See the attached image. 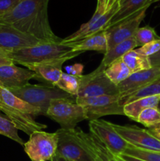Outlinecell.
I'll list each match as a JSON object with an SVG mask.
<instances>
[{"label": "cell", "mask_w": 160, "mask_h": 161, "mask_svg": "<svg viewBox=\"0 0 160 161\" xmlns=\"http://www.w3.org/2000/svg\"><path fill=\"white\" fill-rule=\"evenodd\" d=\"M115 157L116 160H117L118 161H125V160H122V159H121L120 157Z\"/></svg>", "instance_id": "41"}, {"label": "cell", "mask_w": 160, "mask_h": 161, "mask_svg": "<svg viewBox=\"0 0 160 161\" xmlns=\"http://www.w3.org/2000/svg\"><path fill=\"white\" fill-rule=\"evenodd\" d=\"M66 71H67V73L71 74V75H83L82 72H83V64H74V65L71 66H67L65 68Z\"/></svg>", "instance_id": "33"}, {"label": "cell", "mask_w": 160, "mask_h": 161, "mask_svg": "<svg viewBox=\"0 0 160 161\" xmlns=\"http://www.w3.org/2000/svg\"><path fill=\"white\" fill-rule=\"evenodd\" d=\"M135 50L137 53L144 55V56H152V55L155 54V53H156L157 52L160 50V39L145 44V45L142 46V47H141L140 48L136 49Z\"/></svg>", "instance_id": "30"}, {"label": "cell", "mask_w": 160, "mask_h": 161, "mask_svg": "<svg viewBox=\"0 0 160 161\" xmlns=\"http://www.w3.org/2000/svg\"><path fill=\"white\" fill-rule=\"evenodd\" d=\"M10 51L0 48V66L9 65L14 64L11 58Z\"/></svg>", "instance_id": "32"}, {"label": "cell", "mask_w": 160, "mask_h": 161, "mask_svg": "<svg viewBox=\"0 0 160 161\" xmlns=\"http://www.w3.org/2000/svg\"><path fill=\"white\" fill-rule=\"evenodd\" d=\"M156 1H158V0H152V2H153V3H155V2H156Z\"/></svg>", "instance_id": "43"}, {"label": "cell", "mask_w": 160, "mask_h": 161, "mask_svg": "<svg viewBox=\"0 0 160 161\" xmlns=\"http://www.w3.org/2000/svg\"><path fill=\"white\" fill-rule=\"evenodd\" d=\"M155 95H160V80L142 87L129 95L119 97V103L121 105L124 106L125 104L133 102L136 99Z\"/></svg>", "instance_id": "24"}, {"label": "cell", "mask_w": 160, "mask_h": 161, "mask_svg": "<svg viewBox=\"0 0 160 161\" xmlns=\"http://www.w3.org/2000/svg\"><path fill=\"white\" fill-rule=\"evenodd\" d=\"M89 133L101 142L114 157L123 154L129 143H127L112 126V123L104 119H93L89 123Z\"/></svg>", "instance_id": "9"}, {"label": "cell", "mask_w": 160, "mask_h": 161, "mask_svg": "<svg viewBox=\"0 0 160 161\" xmlns=\"http://www.w3.org/2000/svg\"><path fill=\"white\" fill-rule=\"evenodd\" d=\"M136 122L145 126L147 128L160 127V112L158 108H148L143 110Z\"/></svg>", "instance_id": "26"}, {"label": "cell", "mask_w": 160, "mask_h": 161, "mask_svg": "<svg viewBox=\"0 0 160 161\" xmlns=\"http://www.w3.org/2000/svg\"><path fill=\"white\" fill-rule=\"evenodd\" d=\"M123 154L144 161H160L159 151L141 149V148L136 147L130 144H129L128 147L126 148Z\"/></svg>", "instance_id": "27"}, {"label": "cell", "mask_w": 160, "mask_h": 161, "mask_svg": "<svg viewBox=\"0 0 160 161\" xmlns=\"http://www.w3.org/2000/svg\"><path fill=\"white\" fill-rule=\"evenodd\" d=\"M45 116L57 123L61 128L75 129L78 123L86 119L83 107L75 98H57L50 102Z\"/></svg>", "instance_id": "5"}, {"label": "cell", "mask_w": 160, "mask_h": 161, "mask_svg": "<svg viewBox=\"0 0 160 161\" xmlns=\"http://www.w3.org/2000/svg\"><path fill=\"white\" fill-rule=\"evenodd\" d=\"M80 86V75H74L63 72L56 87L70 95L77 97Z\"/></svg>", "instance_id": "25"}, {"label": "cell", "mask_w": 160, "mask_h": 161, "mask_svg": "<svg viewBox=\"0 0 160 161\" xmlns=\"http://www.w3.org/2000/svg\"><path fill=\"white\" fill-rule=\"evenodd\" d=\"M65 43V42H64ZM73 52L83 53L88 50L97 51L105 54L108 51V36L106 31H101L92 36L75 42H69Z\"/></svg>", "instance_id": "17"}, {"label": "cell", "mask_w": 160, "mask_h": 161, "mask_svg": "<svg viewBox=\"0 0 160 161\" xmlns=\"http://www.w3.org/2000/svg\"><path fill=\"white\" fill-rule=\"evenodd\" d=\"M121 58L126 64L131 73H135L152 68L149 57L141 54L135 50L129 51Z\"/></svg>", "instance_id": "22"}, {"label": "cell", "mask_w": 160, "mask_h": 161, "mask_svg": "<svg viewBox=\"0 0 160 161\" xmlns=\"http://www.w3.org/2000/svg\"><path fill=\"white\" fill-rule=\"evenodd\" d=\"M159 80L160 68L152 67L149 69L132 73L126 80L117 86L119 97L129 95Z\"/></svg>", "instance_id": "13"}, {"label": "cell", "mask_w": 160, "mask_h": 161, "mask_svg": "<svg viewBox=\"0 0 160 161\" xmlns=\"http://www.w3.org/2000/svg\"><path fill=\"white\" fill-rule=\"evenodd\" d=\"M159 102L160 95L151 96V97L136 99L124 105V115L131 119L132 120L136 121L138 116L143 110L148 108H157Z\"/></svg>", "instance_id": "20"}, {"label": "cell", "mask_w": 160, "mask_h": 161, "mask_svg": "<svg viewBox=\"0 0 160 161\" xmlns=\"http://www.w3.org/2000/svg\"><path fill=\"white\" fill-rule=\"evenodd\" d=\"M76 102L85 110L86 119L93 120L108 115H124L123 106L119 103V95L76 97Z\"/></svg>", "instance_id": "8"}, {"label": "cell", "mask_w": 160, "mask_h": 161, "mask_svg": "<svg viewBox=\"0 0 160 161\" xmlns=\"http://www.w3.org/2000/svg\"><path fill=\"white\" fill-rule=\"evenodd\" d=\"M18 130V129L9 118L0 115V135L7 137L9 139L24 146V142L19 136Z\"/></svg>", "instance_id": "28"}, {"label": "cell", "mask_w": 160, "mask_h": 161, "mask_svg": "<svg viewBox=\"0 0 160 161\" xmlns=\"http://www.w3.org/2000/svg\"><path fill=\"white\" fill-rule=\"evenodd\" d=\"M117 133L129 144L147 150L159 151L160 142L152 136L147 129L137 126L119 125L112 124Z\"/></svg>", "instance_id": "11"}, {"label": "cell", "mask_w": 160, "mask_h": 161, "mask_svg": "<svg viewBox=\"0 0 160 161\" xmlns=\"http://www.w3.org/2000/svg\"><path fill=\"white\" fill-rule=\"evenodd\" d=\"M106 1L107 0H97V9H103L106 12Z\"/></svg>", "instance_id": "37"}, {"label": "cell", "mask_w": 160, "mask_h": 161, "mask_svg": "<svg viewBox=\"0 0 160 161\" xmlns=\"http://www.w3.org/2000/svg\"><path fill=\"white\" fill-rule=\"evenodd\" d=\"M80 52H73L69 44L62 40L59 42H40L32 47H26L10 53L14 64L25 67L28 64H38L52 60L69 58L71 59L81 54Z\"/></svg>", "instance_id": "3"}, {"label": "cell", "mask_w": 160, "mask_h": 161, "mask_svg": "<svg viewBox=\"0 0 160 161\" xmlns=\"http://www.w3.org/2000/svg\"><path fill=\"white\" fill-rule=\"evenodd\" d=\"M136 47H137V44H136L133 37L123 41V42H120L115 47H113L112 49L108 50L105 54H104V56L103 59L100 62V64L106 69L110 64H112L114 61H117L118 59L122 58L129 51L135 50Z\"/></svg>", "instance_id": "21"}, {"label": "cell", "mask_w": 160, "mask_h": 161, "mask_svg": "<svg viewBox=\"0 0 160 161\" xmlns=\"http://www.w3.org/2000/svg\"><path fill=\"white\" fill-rule=\"evenodd\" d=\"M118 157H119L121 159H122V160L125 161H144L142 160H140V159L135 158V157H130V156L125 155V154H121V155L118 156Z\"/></svg>", "instance_id": "36"}, {"label": "cell", "mask_w": 160, "mask_h": 161, "mask_svg": "<svg viewBox=\"0 0 160 161\" xmlns=\"http://www.w3.org/2000/svg\"><path fill=\"white\" fill-rule=\"evenodd\" d=\"M147 9V8L142 9L137 14L110 27L105 31L108 36V50L120 42L133 37L136 30L140 28V25L145 17Z\"/></svg>", "instance_id": "10"}, {"label": "cell", "mask_w": 160, "mask_h": 161, "mask_svg": "<svg viewBox=\"0 0 160 161\" xmlns=\"http://www.w3.org/2000/svg\"><path fill=\"white\" fill-rule=\"evenodd\" d=\"M50 161H71V160H67V159L64 158V157H61V156L56 154V155H55L51 160H50Z\"/></svg>", "instance_id": "38"}, {"label": "cell", "mask_w": 160, "mask_h": 161, "mask_svg": "<svg viewBox=\"0 0 160 161\" xmlns=\"http://www.w3.org/2000/svg\"><path fill=\"white\" fill-rule=\"evenodd\" d=\"M119 0H118L112 6L111 9L107 10L101 17L97 19L93 24L88 26L87 28H83V29H78L75 33L72 34L71 36L64 38L62 39L63 42L69 43V42H75L77 41L82 40L83 39L92 36L93 35L97 34L101 31H106L108 28L110 20L112 19L115 13L117 12L118 8H119Z\"/></svg>", "instance_id": "16"}, {"label": "cell", "mask_w": 160, "mask_h": 161, "mask_svg": "<svg viewBox=\"0 0 160 161\" xmlns=\"http://www.w3.org/2000/svg\"><path fill=\"white\" fill-rule=\"evenodd\" d=\"M152 67L160 68V50L155 54L149 57Z\"/></svg>", "instance_id": "34"}, {"label": "cell", "mask_w": 160, "mask_h": 161, "mask_svg": "<svg viewBox=\"0 0 160 161\" xmlns=\"http://www.w3.org/2000/svg\"><path fill=\"white\" fill-rule=\"evenodd\" d=\"M104 73L107 77L116 86L126 80L132 74L122 58H119L117 61H114L112 64L106 68Z\"/></svg>", "instance_id": "23"}, {"label": "cell", "mask_w": 160, "mask_h": 161, "mask_svg": "<svg viewBox=\"0 0 160 161\" xmlns=\"http://www.w3.org/2000/svg\"><path fill=\"white\" fill-rule=\"evenodd\" d=\"M50 0H20L11 11L0 17L21 32L41 42H59L62 39L53 33L48 17Z\"/></svg>", "instance_id": "1"}, {"label": "cell", "mask_w": 160, "mask_h": 161, "mask_svg": "<svg viewBox=\"0 0 160 161\" xmlns=\"http://www.w3.org/2000/svg\"><path fill=\"white\" fill-rule=\"evenodd\" d=\"M157 108H158V109L159 110V112H160V102H159V103H158V107H157Z\"/></svg>", "instance_id": "42"}, {"label": "cell", "mask_w": 160, "mask_h": 161, "mask_svg": "<svg viewBox=\"0 0 160 161\" xmlns=\"http://www.w3.org/2000/svg\"><path fill=\"white\" fill-rule=\"evenodd\" d=\"M0 101L12 109L24 115L32 116V117L42 115L39 108L16 97L9 90L3 87H0Z\"/></svg>", "instance_id": "19"}, {"label": "cell", "mask_w": 160, "mask_h": 161, "mask_svg": "<svg viewBox=\"0 0 160 161\" xmlns=\"http://www.w3.org/2000/svg\"><path fill=\"white\" fill-rule=\"evenodd\" d=\"M16 97L39 108L42 115L45 116L50 103L53 99L75 98V96L64 92L56 86L41 84H28L9 90Z\"/></svg>", "instance_id": "4"}, {"label": "cell", "mask_w": 160, "mask_h": 161, "mask_svg": "<svg viewBox=\"0 0 160 161\" xmlns=\"http://www.w3.org/2000/svg\"><path fill=\"white\" fill-rule=\"evenodd\" d=\"M108 161H118L117 160H116V158L115 157H112L111 158H110L109 160H108Z\"/></svg>", "instance_id": "40"}, {"label": "cell", "mask_w": 160, "mask_h": 161, "mask_svg": "<svg viewBox=\"0 0 160 161\" xmlns=\"http://www.w3.org/2000/svg\"><path fill=\"white\" fill-rule=\"evenodd\" d=\"M58 146L56 132L35 130L24 144V150L31 161H49L56 155Z\"/></svg>", "instance_id": "6"}, {"label": "cell", "mask_w": 160, "mask_h": 161, "mask_svg": "<svg viewBox=\"0 0 160 161\" xmlns=\"http://www.w3.org/2000/svg\"><path fill=\"white\" fill-rule=\"evenodd\" d=\"M68 60H71V58H63L38 64H28L24 68L35 72V79L44 82L49 86H56V83L61 79V75L64 72L62 71V65Z\"/></svg>", "instance_id": "14"}, {"label": "cell", "mask_w": 160, "mask_h": 161, "mask_svg": "<svg viewBox=\"0 0 160 161\" xmlns=\"http://www.w3.org/2000/svg\"><path fill=\"white\" fill-rule=\"evenodd\" d=\"M105 68L101 64L87 75H80V86L77 97H96L101 95H117L119 89L105 75Z\"/></svg>", "instance_id": "7"}, {"label": "cell", "mask_w": 160, "mask_h": 161, "mask_svg": "<svg viewBox=\"0 0 160 161\" xmlns=\"http://www.w3.org/2000/svg\"><path fill=\"white\" fill-rule=\"evenodd\" d=\"M40 42H43L21 32L9 24L0 21V48L13 52Z\"/></svg>", "instance_id": "12"}, {"label": "cell", "mask_w": 160, "mask_h": 161, "mask_svg": "<svg viewBox=\"0 0 160 161\" xmlns=\"http://www.w3.org/2000/svg\"><path fill=\"white\" fill-rule=\"evenodd\" d=\"M35 78V72L26 68L18 67L15 64L0 66V87L7 90L20 87Z\"/></svg>", "instance_id": "15"}, {"label": "cell", "mask_w": 160, "mask_h": 161, "mask_svg": "<svg viewBox=\"0 0 160 161\" xmlns=\"http://www.w3.org/2000/svg\"><path fill=\"white\" fill-rule=\"evenodd\" d=\"M118 0H107L106 1V10H108L112 7L113 5L117 2Z\"/></svg>", "instance_id": "39"}, {"label": "cell", "mask_w": 160, "mask_h": 161, "mask_svg": "<svg viewBox=\"0 0 160 161\" xmlns=\"http://www.w3.org/2000/svg\"><path fill=\"white\" fill-rule=\"evenodd\" d=\"M58 146L56 154L71 161H108L114 156L90 133L82 129L56 130Z\"/></svg>", "instance_id": "2"}, {"label": "cell", "mask_w": 160, "mask_h": 161, "mask_svg": "<svg viewBox=\"0 0 160 161\" xmlns=\"http://www.w3.org/2000/svg\"><path fill=\"white\" fill-rule=\"evenodd\" d=\"M152 3H153L152 0H119L118 10L110 20L108 28L137 14L142 9L148 8Z\"/></svg>", "instance_id": "18"}, {"label": "cell", "mask_w": 160, "mask_h": 161, "mask_svg": "<svg viewBox=\"0 0 160 161\" xmlns=\"http://www.w3.org/2000/svg\"><path fill=\"white\" fill-rule=\"evenodd\" d=\"M20 0H0V17L12 10Z\"/></svg>", "instance_id": "31"}, {"label": "cell", "mask_w": 160, "mask_h": 161, "mask_svg": "<svg viewBox=\"0 0 160 161\" xmlns=\"http://www.w3.org/2000/svg\"><path fill=\"white\" fill-rule=\"evenodd\" d=\"M147 131L155 137L156 139H158L160 142V127H153V128H147Z\"/></svg>", "instance_id": "35"}, {"label": "cell", "mask_w": 160, "mask_h": 161, "mask_svg": "<svg viewBox=\"0 0 160 161\" xmlns=\"http://www.w3.org/2000/svg\"><path fill=\"white\" fill-rule=\"evenodd\" d=\"M135 41H136L137 47H142L145 44L149 43L152 41L157 40L160 39L159 36L157 35L155 28L151 26H144L139 28L133 36Z\"/></svg>", "instance_id": "29"}]
</instances>
